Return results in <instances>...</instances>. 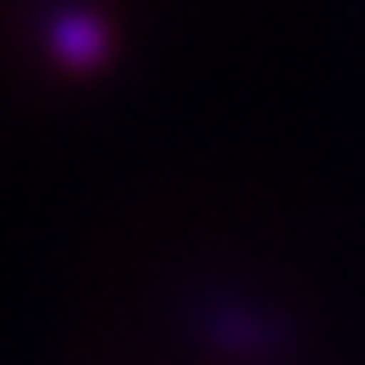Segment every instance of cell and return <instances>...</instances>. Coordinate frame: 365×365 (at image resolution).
<instances>
[{
  "instance_id": "6da1fadb",
  "label": "cell",
  "mask_w": 365,
  "mask_h": 365,
  "mask_svg": "<svg viewBox=\"0 0 365 365\" xmlns=\"http://www.w3.org/2000/svg\"><path fill=\"white\" fill-rule=\"evenodd\" d=\"M46 46H51V55L64 68L91 73V68H101L110 60V28L91 14V9L73 5V9L51 14V23H46Z\"/></svg>"
}]
</instances>
